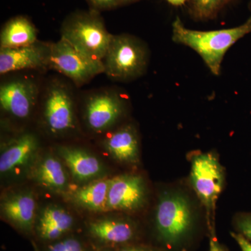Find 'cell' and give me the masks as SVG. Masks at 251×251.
I'll use <instances>...</instances> for the list:
<instances>
[{
	"label": "cell",
	"instance_id": "ba28073f",
	"mask_svg": "<svg viewBox=\"0 0 251 251\" xmlns=\"http://www.w3.org/2000/svg\"><path fill=\"white\" fill-rule=\"evenodd\" d=\"M125 107L126 99L116 91L104 90L92 92L86 99V123L94 131H105L121 118Z\"/></svg>",
	"mask_w": 251,
	"mask_h": 251
},
{
	"label": "cell",
	"instance_id": "6da1fadb",
	"mask_svg": "<svg viewBox=\"0 0 251 251\" xmlns=\"http://www.w3.org/2000/svg\"><path fill=\"white\" fill-rule=\"evenodd\" d=\"M251 33V14L237 27L217 30L200 31L188 29L179 17L172 25V40L197 52L214 75L221 74L225 55L238 41Z\"/></svg>",
	"mask_w": 251,
	"mask_h": 251
},
{
	"label": "cell",
	"instance_id": "cb8c5ba5",
	"mask_svg": "<svg viewBox=\"0 0 251 251\" xmlns=\"http://www.w3.org/2000/svg\"><path fill=\"white\" fill-rule=\"evenodd\" d=\"M91 6V9L100 11H108L121 6L120 0H87Z\"/></svg>",
	"mask_w": 251,
	"mask_h": 251
},
{
	"label": "cell",
	"instance_id": "ac0fdd59",
	"mask_svg": "<svg viewBox=\"0 0 251 251\" xmlns=\"http://www.w3.org/2000/svg\"><path fill=\"white\" fill-rule=\"evenodd\" d=\"M74 219L67 211L55 206L46 207L39 217L37 231L46 241H54L71 230Z\"/></svg>",
	"mask_w": 251,
	"mask_h": 251
},
{
	"label": "cell",
	"instance_id": "83f0119b",
	"mask_svg": "<svg viewBox=\"0 0 251 251\" xmlns=\"http://www.w3.org/2000/svg\"><path fill=\"white\" fill-rule=\"evenodd\" d=\"M166 1L173 6H179L186 4L188 0H166Z\"/></svg>",
	"mask_w": 251,
	"mask_h": 251
},
{
	"label": "cell",
	"instance_id": "2e32d148",
	"mask_svg": "<svg viewBox=\"0 0 251 251\" xmlns=\"http://www.w3.org/2000/svg\"><path fill=\"white\" fill-rule=\"evenodd\" d=\"M37 30L25 16L11 18L3 26L0 34V48L14 49L32 45L37 42Z\"/></svg>",
	"mask_w": 251,
	"mask_h": 251
},
{
	"label": "cell",
	"instance_id": "7a4b0ae2",
	"mask_svg": "<svg viewBox=\"0 0 251 251\" xmlns=\"http://www.w3.org/2000/svg\"><path fill=\"white\" fill-rule=\"evenodd\" d=\"M155 233L165 251L181 249L192 236L195 218L187 198L176 192L162 193L157 203Z\"/></svg>",
	"mask_w": 251,
	"mask_h": 251
},
{
	"label": "cell",
	"instance_id": "603a6c76",
	"mask_svg": "<svg viewBox=\"0 0 251 251\" xmlns=\"http://www.w3.org/2000/svg\"><path fill=\"white\" fill-rule=\"evenodd\" d=\"M237 233L242 234L251 242V212L238 215L235 220Z\"/></svg>",
	"mask_w": 251,
	"mask_h": 251
},
{
	"label": "cell",
	"instance_id": "ffe728a7",
	"mask_svg": "<svg viewBox=\"0 0 251 251\" xmlns=\"http://www.w3.org/2000/svg\"><path fill=\"white\" fill-rule=\"evenodd\" d=\"M36 181L55 191H62L67 185V173L57 158L46 156L36 166L34 173Z\"/></svg>",
	"mask_w": 251,
	"mask_h": 251
},
{
	"label": "cell",
	"instance_id": "9a60e30c",
	"mask_svg": "<svg viewBox=\"0 0 251 251\" xmlns=\"http://www.w3.org/2000/svg\"><path fill=\"white\" fill-rule=\"evenodd\" d=\"M105 146L117 161L126 163H135L138 161V135L132 126H125L111 133L105 140Z\"/></svg>",
	"mask_w": 251,
	"mask_h": 251
},
{
	"label": "cell",
	"instance_id": "f1b7e54d",
	"mask_svg": "<svg viewBox=\"0 0 251 251\" xmlns=\"http://www.w3.org/2000/svg\"><path fill=\"white\" fill-rule=\"evenodd\" d=\"M140 1H142V0H120V4L121 6H126V5L133 4V3Z\"/></svg>",
	"mask_w": 251,
	"mask_h": 251
},
{
	"label": "cell",
	"instance_id": "d6986e66",
	"mask_svg": "<svg viewBox=\"0 0 251 251\" xmlns=\"http://www.w3.org/2000/svg\"><path fill=\"white\" fill-rule=\"evenodd\" d=\"M110 180L94 181L77 188L73 194V200L79 206L90 211H105Z\"/></svg>",
	"mask_w": 251,
	"mask_h": 251
},
{
	"label": "cell",
	"instance_id": "4dcf8cb0",
	"mask_svg": "<svg viewBox=\"0 0 251 251\" xmlns=\"http://www.w3.org/2000/svg\"><path fill=\"white\" fill-rule=\"evenodd\" d=\"M249 11H250L251 14V0H249Z\"/></svg>",
	"mask_w": 251,
	"mask_h": 251
},
{
	"label": "cell",
	"instance_id": "4fadbf2b",
	"mask_svg": "<svg viewBox=\"0 0 251 251\" xmlns=\"http://www.w3.org/2000/svg\"><path fill=\"white\" fill-rule=\"evenodd\" d=\"M39 143L35 135L24 133L8 144L0 156V173L9 174L25 167L37 152Z\"/></svg>",
	"mask_w": 251,
	"mask_h": 251
},
{
	"label": "cell",
	"instance_id": "d4e9b609",
	"mask_svg": "<svg viewBox=\"0 0 251 251\" xmlns=\"http://www.w3.org/2000/svg\"><path fill=\"white\" fill-rule=\"evenodd\" d=\"M115 251H165L162 248L145 245V244H128Z\"/></svg>",
	"mask_w": 251,
	"mask_h": 251
},
{
	"label": "cell",
	"instance_id": "44dd1931",
	"mask_svg": "<svg viewBox=\"0 0 251 251\" xmlns=\"http://www.w3.org/2000/svg\"><path fill=\"white\" fill-rule=\"evenodd\" d=\"M234 0H188L190 16L200 21L215 19Z\"/></svg>",
	"mask_w": 251,
	"mask_h": 251
},
{
	"label": "cell",
	"instance_id": "8992f818",
	"mask_svg": "<svg viewBox=\"0 0 251 251\" xmlns=\"http://www.w3.org/2000/svg\"><path fill=\"white\" fill-rule=\"evenodd\" d=\"M190 180L195 192L207 211L214 207L224 184V171L217 158L210 153L195 155Z\"/></svg>",
	"mask_w": 251,
	"mask_h": 251
},
{
	"label": "cell",
	"instance_id": "52a82bcc",
	"mask_svg": "<svg viewBox=\"0 0 251 251\" xmlns=\"http://www.w3.org/2000/svg\"><path fill=\"white\" fill-rule=\"evenodd\" d=\"M44 117L53 134L64 133L75 127V105L69 87L59 80L49 84L44 93Z\"/></svg>",
	"mask_w": 251,
	"mask_h": 251
},
{
	"label": "cell",
	"instance_id": "e0dca14e",
	"mask_svg": "<svg viewBox=\"0 0 251 251\" xmlns=\"http://www.w3.org/2000/svg\"><path fill=\"white\" fill-rule=\"evenodd\" d=\"M59 153L78 181H88L101 173V163L98 158L81 149L64 147L59 149Z\"/></svg>",
	"mask_w": 251,
	"mask_h": 251
},
{
	"label": "cell",
	"instance_id": "7402d4cb",
	"mask_svg": "<svg viewBox=\"0 0 251 251\" xmlns=\"http://www.w3.org/2000/svg\"><path fill=\"white\" fill-rule=\"evenodd\" d=\"M47 251H85V249L78 239L69 237L50 244Z\"/></svg>",
	"mask_w": 251,
	"mask_h": 251
},
{
	"label": "cell",
	"instance_id": "5b68a950",
	"mask_svg": "<svg viewBox=\"0 0 251 251\" xmlns=\"http://www.w3.org/2000/svg\"><path fill=\"white\" fill-rule=\"evenodd\" d=\"M49 68L65 75L77 86L85 85L104 73L103 62L82 53L62 38L49 44Z\"/></svg>",
	"mask_w": 251,
	"mask_h": 251
},
{
	"label": "cell",
	"instance_id": "4316f807",
	"mask_svg": "<svg viewBox=\"0 0 251 251\" xmlns=\"http://www.w3.org/2000/svg\"><path fill=\"white\" fill-rule=\"evenodd\" d=\"M209 251H227V250L218 242L216 238H211L209 243Z\"/></svg>",
	"mask_w": 251,
	"mask_h": 251
},
{
	"label": "cell",
	"instance_id": "5bb4252c",
	"mask_svg": "<svg viewBox=\"0 0 251 251\" xmlns=\"http://www.w3.org/2000/svg\"><path fill=\"white\" fill-rule=\"evenodd\" d=\"M36 203L29 192L17 193L5 199L1 204V213L8 221L25 232L34 227Z\"/></svg>",
	"mask_w": 251,
	"mask_h": 251
},
{
	"label": "cell",
	"instance_id": "484cf974",
	"mask_svg": "<svg viewBox=\"0 0 251 251\" xmlns=\"http://www.w3.org/2000/svg\"><path fill=\"white\" fill-rule=\"evenodd\" d=\"M231 236L237 243L242 251H251V242L244 236L237 232H232Z\"/></svg>",
	"mask_w": 251,
	"mask_h": 251
},
{
	"label": "cell",
	"instance_id": "9c48e42d",
	"mask_svg": "<svg viewBox=\"0 0 251 251\" xmlns=\"http://www.w3.org/2000/svg\"><path fill=\"white\" fill-rule=\"evenodd\" d=\"M39 87L27 77L14 79L0 87V106L10 116L25 120L30 116L37 102Z\"/></svg>",
	"mask_w": 251,
	"mask_h": 251
},
{
	"label": "cell",
	"instance_id": "f546056e",
	"mask_svg": "<svg viewBox=\"0 0 251 251\" xmlns=\"http://www.w3.org/2000/svg\"><path fill=\"white\" fill-rule=\"evenodd\" d=\"M32 244H33V248H34V251H40V250H39V248H38L37 245H36L35 243L32 242Z\"/></svg>",
	"mask_w": 251,
	"mask_h": 251
},
{
	"label": "cell",
	"instance_id": "3957f363",
	"mask_svg": "<svg viewBox=\"0 0 251 251\" xmlns=\"http://www.w3.org/2000/svg\"><path fill=\"white\" fill-rule=\"evenodd\" d=\"M112 34L105 27L99 11H76L66 18L61 38L91 58L103 62Z\"/></svg>",
	"mask_w": 251,
	"mask_h": 251
},
{
	"label": "cell",
	"instance_id": "8fae6325",
	"mask_svg": "<svg viewBox=\"0 0 251 251\" xmlns=\"http://www.w3.org/2000/svg\"><path fill=\"white\" fill-rule=\"evenodd\" d=\"M49 44L38 42L14 49L0 48V74L49 68Z\"/></svg>",
	"mask_w": 251,
	"mask_h": 251
},
{
	"label": "cell",
	"instance_id": "7c38bea8",
	"mask_svg": "<svg viewBox=\"0 0 251 251\" xmlns=\"http://www.w3.org/2000/svg\"><path fill=\"white\" fill-rule=\"evenodd\" d=\"M88 229L94 239L109 245H128L138 236V226L126 219L97 220L89 224Z\"/></svg>",
	"mask_w": 251,
	"mask_h": 251
},
{
	"label": "cell",
	"instance_id": "30bf717a",
	"mask_svg": "<svg viewBox=\"0 0 251 251\" xmlns=\"http://www.w3.org/2000/svg\"><path fill=\"white\" fill-rule=\"evenodd\" d=\"M146 198V186L142 176L120 175L110 179L105 211H137L143 207Z\"/></svg>",
	"mask_w": 251,
	"mask_h": 251
},
{
	"label": "cell",
	"instance_id": "277c9868",
	"mask_svg": "<svg viewBox=\"0 0 251 251\" xmlns=\"http://www.w3.org/2000/svg\"><path fill=\"white\" fill-rule=\"evenodd\" d=\"M150 60L148 46L128 34H112L103 63L104 73L114 80L128 82L146 72Z\"/></svg>",
	"mask_w": 251,
	"mask_h": 251
}]
</instances>
